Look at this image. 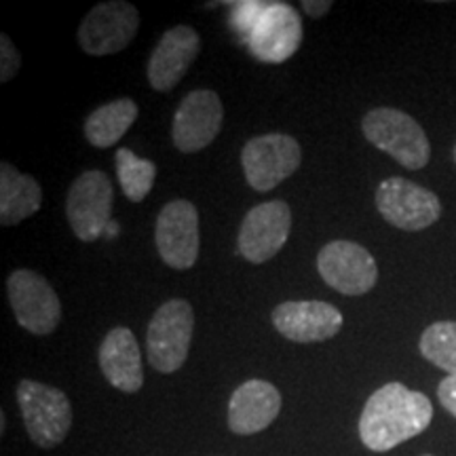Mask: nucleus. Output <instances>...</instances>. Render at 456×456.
Segmentation results:
<instances>
[{
	"label": "nucleus",
	"instance_id": "nucleus-1",
	"mask_svg": "<svg viewBox=\"0 0 456 456\" xmlns=\"http://www.w3.org/2000/svg\"><path fill=\"white\" fill-rule=\"evenodd\" d=\"M433 420L431 399L402 383H387L368 397L359 416V440L372 452H389L420 436Z\"/></svg>",
	"mask_w": 456,
	"mask_h": 456
},
{
	"label": "nucleus",
	"instance_id": "nucleus-2",
	"mask_svg": "<svg viewBox=\"0 0 456 456\" xmlns=\"http://www.w3.org/2000/svg\"><path fill=\"white\" fill-rule=\"evenodd\" d=\"M231 7V28L262 64H283L300 49L302 20L292 4L248 0Z\"/></svg>",
	"mask_w": 456,
	"mask_h": 456
},
{
	"label": "nucleus",
	"instance_id": "nucleus-3",
	"mask_svg": "<svg viewBox=\"0 0 456 456\" xmlns=\"http://www.w3.org/2000/svg\"><path fill=\"white\" fill-rule=\"evenodd\" d=\"M362 131L370 144L410 171L423 169L431 161L429 138L408 112L397 108H374L363 117Z\"/></svg>",
	"mask_w": 456,
	"mask_h": 456
},
{
	"label": "nucleus",
	"instance_id": "nucleus-4",
	"mask_svg": "<svg viewBox=\"0 0 456 456\" xmlns=\"http://www.w3.org/2000/svg\"><path fill=\"white\" fill-rule=\"evenodd\" d=\"M195 334V311L186 298H171L159 306L148 323V363L161 374L178 372L184 366Z\"/></svg>",
	"mask_w": 456,
	"mask_h": 456
},
{
	"label": "nucleus",
	"instance_id": "nucleus-5",
	"mask_svg": "<svg viewBox=\"0 0 456 456\" xmlns=\"http://www.w3.org/2000/svg\"><path fill=\"white\" fill-rule=\"evenodd\" d=\"M17 403L30 440L51 450L66 440L72 427V403L57 387L24 379L17 385Z\"/></svg>",
	"mask_w": 456,
	"mask_h": 456
},
{
	"label": "nucleus",
	"instance_id": "nucleus-6",
	"mask_svg": "<svg viewBox=\"0 0 456 456\" xmlns=\"http://www.w3.org/2000/svg\"><path fill=\"white\" fill-rule=\"evenodd\" d=\"M376 209L399 231L419 232L440 220L442 201L429 188L393 175L376 188Z\"/></svg>",
	"mask_w": 456,
	"mask_h": 456
},
{
	"label": "nucleus",
	"instance_id": "nucleus-7",
	"mask_svg": "<svg viewBox=\"0 0 456 456\" xmlns=\"http://www.w3.org/2000/svg\"><path fill=\"white\" fill-rule=\"evenodd\" d=\"M9 305L26 332L34 336L53 334L61 323V302L53 285L30 269H17L7 279Z\"/></svg>",
	"mask_w": 456,
	"mask_h": 456
},
{
	"label": "nucleus",
	"instance_id": "nucleus-8",
	"mask_svg": "<svg viewBox=\"0 0 456 456\" xmlns=\"http://www.w3.org/2000/svg\"><path fill=\"white\" fill-rule=\"evenodd\" d=\"M112 203L114 191L108 174L100 169L83 171L66 197V216L74 235L85 243L98 241L110 224Z\"/></svg>",
	"mask_w": 456,
	"mask_h": 456
},
{
	"label": "nucleus",
	"instance_id": "nucleus-9",
	"mask_svg": "<svg viewBox=\"0 0 456 456\" xmlns=\"http://www.w3.org/2000/svg\"><path fill=\"white\" fill-rule=\"evenodd\" d=\"M302 151L288 134H265L252 138L241 151V167L248 184L258 192H269L296 174Z\"/></svg>",
	"mask_w": 456,
	"mask_h": 456
},
{
	"label": "nucleus",
	"instance_id": "nucleus-10",
	"mask_svg": "<svg viewBox=\"0 0 456 456\" xmlns=\"http://www.w3.org/2000/svg\"><path fill=\"white\" fill-rule=\"evenodd\" d=\"M140 30V11L125 0L100 3L83 17L78 45L87 55L102 57L127 49Z\"/></svg>",
	"mask_w": 456,
	"mask_h": 456
},
{
	"label": "nucleus",
	"instance_id": "nucleus-11",
	"mask_svg": "<svg viewBox=\"0 0 456 456\" xmlns=\"http://www.w3.org/2000/svg\"><path fill=\"white\" fill-rule=\"evenodd\" d=\"M292 232V209L281 199L260 203L245 214L239 228V252L252 265H265L281 252Z\"/></svg>",
	"mask_w": 456,
	"mask_h": 456
},
{
	"label": "nucleus",
	"instance_id": "nucleus-12",
	"mask_svg": "<svg viewBox=\"0 0 456 456\" xmlns=\"http://www.w3.org/2000/svg\"><path fill=\"white\" fill-rule=\"evenodd\" d=\"M317 271L330 288L345 296H363L379 281V265L363 245L330 241L317 254Z\"/></svg>",
	"mask_w": 456,
	"mask_h": 456
},
{
	"label": "nucleus",
	"instance_id": "nucleus-13",
	"mask_svg": "<svg viewBox=\"0 0 456 456\" xmlns=\"http://www.w3.org/2000/svg\"><path fill=\"white\" fill-rule=\"evenodd\" d=\"M157 252L169 269L188 271L199 260V212L188 199L169 201L159 212Z\"/></svg>",
	"mask_w": 456,
	"mask_h": 456
},
{
	"label": "nucleus",
	"instance_id": "nucleus-14",
	"mask_svg": "<svg viewBox=\"0 0 456 456\" xmlns=\"http://www.w3.org/2000/svg\"><path fill=\"white\" fill-rule=\"evenodd\" d=\"M222 123H224V106L220 95L212 89L191 91L174 114L171 140L180 152L195 155L218 138Z\"/></svg>",
	"mask_w": 456,
	"mask_h": 456
},
{
	"label": "nucleus",
	"instance_id": "nucleus-15",
	"mask_svg": "<svg viewBox=\"0 0 456 456\" xmlns=\"http://www.w3.org/2000/svg\"><path fill=\"white\" fill-rule=\"evenodd\" d=\"M273 326L298 345L334 338L345 326V317L334 305L323 300H288L273 311Z\"/></svg>",
	"mask_w": 456,
	"mask_h": 456
},
{
	"label": "nucleus",
	"instance_id": "nucleus-16",
	"mask_svg": "<svg viewBox=\"0 0 456 456\" xmlns=\"http://www.w3.org/2000/svg\"><path fill=\"white\" fill-rule=\"evenodd\" d=\"M199 53H201V37L195 28L184 24L169 28L148 60L146 77L151 87L159 94H169L171 89L178 87Z\"/></svg>",
	"mask_w": 456,
	"mask_h": 456
},
{
	"label": "nucleus",
	"instance_id": "nucleus-17",
	"mask_svg": "<svg viewBox=\"0 0 456 456\" xmlns=\"http://www.w3.org/2000/svg\"><path fill=\"white\" fill-rule=\"evenodd\" d=\"M281 393L269 380H245L232 391L228 402V429L237 436L265 431L281 412Z\"/></svg>",
	"mask_w": 456,
	"mask_h": 456
},
{
	"label": "nucleus",
	"instance_id": "nucleus-18",
	"mask_svg": "<svg viewBox=\"0 0 456 456\" xmlns=\"http://www.w3.org/2000/svg\"><path fill=\"white\" fill-rule=\"evenodd\" d=\"M100 370L114 389L135 393L144 385L142 351L129 328H112L100 345Z\"/></svg>",
	"mask_w": 456,
	"mask_h": 456
},
{
	"label": "nucleus",
	"instance_id": "nucleus-19",
	"mask_svg": "<svg viewBox=\"0 0 456 456\" xmlns=\"http://www.w3.org/2000/svg\"><path fill=\"white\" fill-rule=\"evenodd\" d=\"M43 205V188L37 178L21 174L9 161L0 163V224L17 226L32 218Z\"/></svg>",
	"mask_w": 456,
	"mask_h": 456
},
{
	"label": "nucleus",
	"instance_id": "nucleus-20",
	"mask_svg": "<svg viewBox=\"0 0 456 456\" xmlns=\"http://www.w3.org/2000/svg\"><path fill=\"white\" fill-rule=\"evenodd\" d=\"M140 108L131 98H118L95 108L85 121V138L95 148H110L118 144L138 118Z\"/></svg>",
	"mask_w": 456,
	"mask_h": 456
},
{
	"label": "nucleus",
	"instance_id": "nucleus-21",
	"mask_svg": "<svg viewBox=\"0 0 456 456\" xmlns=\"http://www.w3.org/2000/svg\"><path fill=\"white\" fill-rule=\"evenodd\" d=\"M114 165H117V178L125 197L134 203L144 201L155 186L157 165L138 157L129 148H118L117 155H114Z\"/></svg>",
	"mask_w": 456,
	"mask_h": 456
},
{
	"label": "nucleus",
	"instance_id": "nucleus-22",
	"mask_svg": "<svg viewBox=\"0 0 456 456\" xmlns=\"http://www.w3.org/2000/svg\"><path fill=\"white\" fill-rule=\"evenodd\" d=\"M419 349L427 362L448 376H456V322L431 323L420 336Z\"/></svg>",
	"mask_w": 456,
	"mask_h": 456
},
{
	"label": "nucleus",
	"instance_id": "nucleus-23",
	"mask_svg": "<svg viewBox=\"0 0 456 456\" xmlns=\"http://www.w3.org/2000/svg\"><path fill=\"white\" fill-rule=\"evenodd\" d=\"M21 68V55L7 34H0V83H9Z\"/></svg>",
	"mask_w": 456,
	"mask_h": 456
},
{
	"label": "nucleus",
	"instance_id": "nucleus-24",
	"mask_svg": "<svg viewBox=\"0 0 456 456\" xmlns=\"http://www.w3.org/2000/svg\"><path fill=\"white\" fill-rule=\"evenodd\" d=\"M440 403L456 419V376H446L437 387Z\"/></svg>",
	"mask_w": 456,
	"mask_h": 456
},
{
	"label": "nucleus",
	"instance_id": "nucleus-25",
	"mask_svg": "<svg viewBox=\"0 0 456 456\" xmlns=\"http://www.w3.org/2000/svg\"><path fill=\"white\" fill-rule=\"evenodd\" d=\"M300 7L306 15L313 17V20H319V17L330 13V9H332V0H302Z\"/></svg>",
	"mask_w": 456,
	"mask_h": 456
},
{
	"label": "nucleus",
	"instance_id": "nucleus-26",
	"mask_svg": "<svg viewBox=\"0 0 456 456\" xmlns=\"http://www.w3.org/2000/svg\"><path fill=\"white\" fill-rule=\"evenodd\" d=\"M454 163H456V146H454Z\"/></svg>",
	"mask_w": 456,
	"mask_h": 456
},
{
	"label": "nucleus",
	"instance_id": "nucleus-27",
	"mask_svg": "<svg viewBox=\"0 0 456 456\" xmlns=\"http://www.w3.org/2000/svg\"><path fill=\"white\" fill-rule=\"evenodd\" d=\"M423 456H433V454H423Z\"/></svg>",
	"mask_w": 456,
	"mask_h": 456
}]
</instances>
